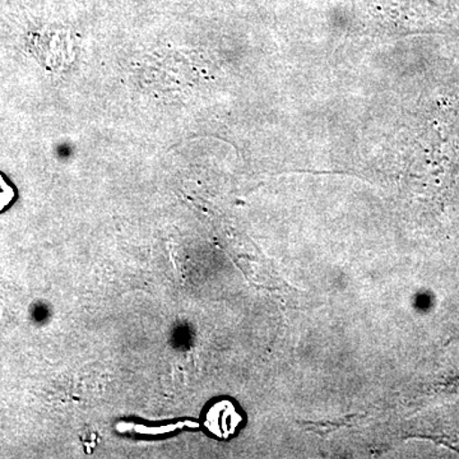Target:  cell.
<instances>
[{
  "mask_svg": "<svg viewBox=\"0 0 459 459\" xmlns=\"http://www.w3.org/2000/svg\"><path fill=\"white\" fill-rule=\"evenodd\" d=\"M13 189H12L11 186L5 183L4 179L2 178V175H0V211H3L5 207H8V205L13 202Z\"/></svg>",
  "mask_w": 459,
  "mask_h": 459,
  "instance_id": "obj_1",
  "label": "cell"
},
{
  "mask_svg": "<svg viewBox=\"0 0 459 459\" xmlns=\"http://www.w3.org/2000/svg\"><path fill=\"white\" fill-rule=\"evenodd\" d=\"M186 336H189L188 331H186L184 325L175 328L171 333V343L177 347H184L186 342Z\"/></svg>",
  "mask_w": 459,
  "mask_h": 459,
  "instance_id": "obj_2",
  "label": "cell"
},
{
  "mask_svg": "<svg viewBox=\"0 0 459 459\" xmlns=\"http://www.w3.org/2000/svg\"><path fill=\"white\" fill-rule=\"evenodd\" d=\"M49 307L47 304L38 303L33 305L32 307V318L38 323H44L45 320L49 318Z\"/></svg>",
  "mask_w": 459,
  "mask_h": 459,
  "instance_id": "obj_3",
  "label": "cell"
}]
</instances>
